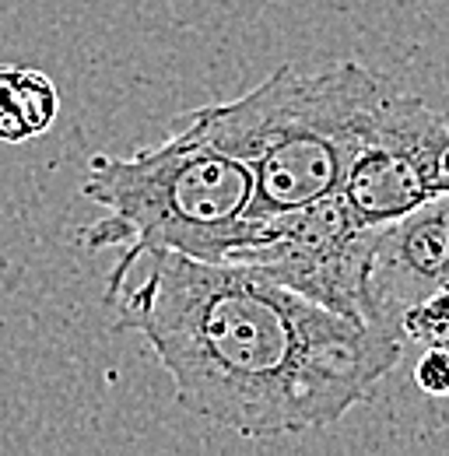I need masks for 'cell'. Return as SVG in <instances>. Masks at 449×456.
<instances>
[{
    "label": "cell",
    "mask_w": 449,
    "mask_h": 456,
    "mask_svg": "<svg viewBox=\"0 0 449 456\" xmlns=\"http://www.w3.org/2000/svg\"><path fill=\"white\" fill-rule=\"evenodd\" d=\"M148 274L110 298L116 327L141 334L176 400L246 439L327 428L400 362L393 334L323 309L246 264L148 253Z\"/></svg>",
    "instance_id": "1"
},
{
    "label": "cell",
    "mask_w": 449,
    "mask_h": 456,
    "mask_svg": "<svg viewBox=\"0 0 449 456\" xmlns=\"http://www.w3.org/2000/svg\"><path fill=\"white\" fill-rule=\"evenodd\" d=\"M376 239L380 228L355 225L334 193L295 211L257 215L249 242L228 264H246L323 309L372 323Z\"/></svg>",
    "instance_id": "4"
},
{
    "label": "cell",
    "mask_w": 449,
    "mask_h": 456,
    "mask_svg": "<svg viewBox=\"0 0 449 456\" xmlns=\"http://www.w3.org/2000/svg\"><path fill=\"white\" fill-rule=\"evenodd\" d=\"M436 288H449V193L380 228L369 278L372 327L396 338V316Z\"/></svg>",
    "instance_id": "6"
},
{
    "label": "cell",
    "mask_w": 449,
    "mask_h": 456,
    "mask_svg": "<svg viewBox=\"0 0 449 456\" xmlns=\"http://www.w3.org/2000/svg\"><path fill=\"white\" fill-rule=\"evenodd\" d=\"M60 116V92L39 67L0 63V144H29L50 134Z\"/></svg>",
    "instance_id": "7"
},
{
    "label": "cell",
    "mask_w": 449,
    "mask_h": 456,
    "mask_svg": "<svg viewBox=\"0 0 449 456\" xmlns=\"http://www.w3.org/2000/svg\"><path fill=\"white\" fill-rule=\"evenodd\" d=\"M449 123L425 99L387 92L372 130L340 179V204L358 228H387L432 197H443Z\"/></svg>",
    "instance_id": "5"
},
{
    "label": "cell",
    "mask_w": 449,
    "mask_h": 456,
    "mask_svg": "<svg viewBox=\"0 0 449 456\" xmlns=\"http://www.w3.org/2000/svg\"><path fill=\"white\" fill-rule=\"evenodd\" d=\"M396 338L400 344L449 347V288H436V291L414 298L396 316Z\"/></svg>",
    "instance_id": "8"
},
{
    "label": "cell",
    "mask_w": 449,
    "mask_h": 456,
    "mask_svg": "<svg viewBox=\"0 0 449 456\" xmlns=\"http://www.w3.org/2000/svg\"><path fill=\"white\" fill-rule=\"evenodd\" d=\"M81 197L102 218L78 232L85 249H123L106 285V302L148 253H183L228 264L253 235V175L190 123H176L162 144L127 159L95 155Z\"/></svg>",
    "instance_id": "3"
},
{
    "label": "cell",
    "mask_w": 449,
    "mask_h": 456,
    "mask_svg": "<svg viewBox=\"0 0 449 456\" xmlns=\"http://www.w3.org/2000/svg\"><path fill=\"white\" fill-rule=\"evenodd\" d=\"M390 92L365 63L298 70L281 63L239 99L179 116L253 175V215L334 197Z\"/></svg>",
    "instance_id": "2"
},
{
    "label": "cell",
    "mask_w": 449,
    "mask_h": 456,
    "mask_svg": "<svg viewBox=\"0 0 449 456\" xmlns=\"http://www.w3.org/2000/svg\"><path fill=\"white\" fill-rule=\"evenodd\" d=\"M414 383L429 397H449V347H425L414 365Z\"/></svg>",
    "instance_id": "9"
},
{
    "label": "cell",
    "mask_w": 449,
    "mask_h": 456,
    "mask_svg": "<svg viewBox=\"0 0 449 456\" xmlns=\"http://www.w3.org/2000/svg\"><path fill=\"white\" fill-rule=\"evenodd\" d=\"M443 193H449V144H446V151H443Z\"/></svg>",
    "instance_id": "10"
}]
</instances>
